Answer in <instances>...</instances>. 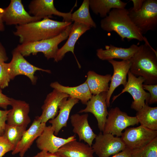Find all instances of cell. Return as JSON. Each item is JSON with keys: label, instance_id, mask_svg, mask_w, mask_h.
Masks as SVG:
<instances>
[{"label": "cell", "instance_id": "obj_19", "mask_svg": "<svg viewBox=\"0 0 157 157\" xmlns=\"http://www.w3.org/2000/svg\"><path fill=\"white\" fill-rule=\"evenodd\" d=\"M88 117V115L87 113L81 115L76 113L71 115L70 119L73 127V131L78 135L79 141L83 140L92 147L97 135L89 124Z\"/></svg>", "mask_w": 157, "mask_h": 157}, {"label": "cell", "instance_id": "obj_8", "mask_svg": "<svg viewBox=\"0 0 157 157\" xmlns=\"http://www.w3.org/2000/svg\"><path fill=\"white\" fill-rule=\"evenodd\" d=\"M0 15L7 25H22L42 20L27 12L21 0H11L7 7L0 8Z\"/></svg>", "mask_w": 157, "mask_h": 157}, {"label": "cell", "instance_id": "obj_1", "mask_svg": "<svg viewBox=\"0 0 157 157\" xmlns=\"http://www.w3.org/2000/svg\"><path fill=\"white\" fill-rule=\"evenodd\" d=\"M71 22H60L46 18L37 22L16 25L14 34L21 44L51 39L59 35Z\"/></svg>", "mask_w": 157, "mask_h": 157}, {"label": "cell", "instance_id": "obj_27", "mask_svg": "<svg viewBox=\"0 0 157 157\" xmlns=\"http://www.w3.org/2000/svg\"><path fill=\"white\" fill-rule=\"evenodd\" d=\"M141 125L157 131V107H151L146 104L137 111L135 116Z\"/></svg>", "mask_w": 157, "mask_h": 157}, {"label": "cell", "instance_id": "obj_35", "mask_svg": "<svg viewBox=\"0 0 157 157\" xmlns=\"http://www.w3.org/2000/svg\"><path fill=\"white\" fill-rule=\"evenodd\" d=\"M10 103V98L3 94L0 88V107L6 109Z\"/></svg>", "mask_w": 157, "mask_h": 157}, {"label": "cell", "instance_id": "obj_24", "mask_svg": "<svg viewBox=\"0 0 157 157\" xmlns=\"http://www.w3.org/2000/svg\"><path fill=\"white\" fill-rule=\"evenodd\" d=\"M50 86L53 89L78 99L83 104L86 105L92 95L86 81L82 84L75 87L63 86L57 81L52 83Z\"/></svg>", "mask_w": 157, "mask_h": 157}, {"label": "cell", "instance_id": "obj_7", "mask_svg": "<svg viewBox=\"0 0 157 157\" xmlns=\"http://www.w3.org/2000/svg\"><path fill=\"white\" fill-rule=\"evenodd\" d=\"M139 123L136 116H129L116 107L111 108L108 112L103 133H110L119 137L121 136L123 130Z\"/></svg>", "mask_w": 157, "mask_h": 157}, {"label": "cell", "instance_id": "obj_20", "mask_svg": "<svg viewBox=\"0 0 157 157\" xmlns=\"http://www.w3.org/2000/svg\"><path fill=\"white\" fill-rule=\"evenodd\" d=\"M90 28V26L84 24L74 22L72 24L67 41L60 48L58 49L54 58V61L57 62L61 60L67 53L71 51L75 56L78 67L80 68L81 65L74 52L75 45L81 36Z\"/></svg>", "mask_w": 157, "mask_h": 157}, {"label": "cell", "instance_id": "obj_9", "mask_svg": "<svg viewBox=\"0 0 157 157\" xmlns=\"http://www.w3.org/2000/svg\"><path fill=\"white\" fill-rule=\"evenodd\" d=\"M92 147L99 157H109L124 150L126 145L121 138L101 132L96 135Z\"/></svg>", "mask_w": 157, "mask_h": 157}, {"label": "cell", "instance_id": "obj_15", "mask_svg": "<svg viewBox=\"0 0 157 157\" xmlns=\"http://www.w3.org/2000/svg\"><path fill=\"white\" fill-rule=\"evenodd\" d=\"M112 65L113 73L111 76L109 89L107 92L106 102L107 107L110 106V99L115 89L122 85L124 87L127 81L126 76L129 70L131 62L130 60L117 61L113 59L108 61Z\"/></svg>", "mask_w": 157, "mask_h": 157}, {"label": "cell", "instance_id": "obj_36", "mask_svg": "<svg viewBox=\"0 0 157 157\" xmlns=\"http://www.w3.org/2000/svg\"><path fill=\"white\" fill-rule=\"evenodd\" d=\"M27 157H61L57 153H52L45 151H41L36 155Z\"/></svg>", "mask_w": 157, "mask_h": 157}, {"label": "cell", "instance_id": "obj_37", "mask_svg": "<svg viewBox=\"0 0 157 157\" xmlns=\"http://www.w3.org/2000/svg\"><path fill=\"white\" fill-rule=\"evenodd\" d=\"M144 0H131L132 2L133 6L131 9L133 11L137 12L141 9Z\"/></svg>", "mask_w": 157, "mask_h": 157}, {"label": "cell", "instance_id": "obj_16", "mask_svg": "<svg viewBox=\"0 0 157 157\" xmlns=\"http://www.w3.org/2000/svg\"><path fill=\"white\" fill-rule=\"evenodd\" d=\"M46 126V123L41 122L36 117L30 127L25 131L20 140L12 151V154L14 155L18 154L20 157H23Z\"/></svg>", "mask_w": 157, "mask_h": 157}, {"label": "cell", "instance_id": "obj_28", "mask_svg": "<svg viewBox=\"0 0 157 157\" xmlns=\"http://www.w3.org/2000/svg\"><path fill=\"white\" fill-rule=\"evenodd\" d=\"M71 21L85 24L90 27H96L89 12V0H84L80 7L72 13Z\"/></svg>", "mask_w": 157, "mask_h": 157}, {"label": "cell", "instance_id": "obj_39", "mask_svg": "<svg viewBox=\"0 0 157 157\" xmlns=\"http://www.w3.org/2000/svg\"><path fill=\"white\" fill-rule=\"evenodd\" d=\"M8 58L6 50L3 47L0 43V61L4 62L7 61Z\"/></svg>", "mask_w": 157, "mask_h": 157}, {"label": "cell", "instance_id": "obj_17", "mask_svg": "<svg viewBox=\"0 0 157 157\" xmlns=\"http://www.w3.org/2000/svg\"><path fill=\"white\" fill-rule=\"evenodd\" d=\"M12 108L10 110L7 118V124L27 127L31 120L28 115L29 104L24 101L10 98Z\"/></svg>", "mask_w": 157, "mask_h": 157}, {"label": "cell", "instance_id": "obj_12", "mask_svg": "<svg viewBox=\"0 0 157 157\" xmlns=\"http://www.w3.org/2000/svg\"><path fill=\"white\" fill-rule=\"evenodd\" d=\"M28 9L29 14L41 19L55 15L62 17L63 21L72 22V10L68 13L59 11L55 7L53 0H32L29 4Z\"/></svg>", "mask_w": 157, "mask_h": 157}, {"label": "cell", "instance_id": "obj_25", "mask_svg": "<svg viewBox=\"0 0 157 157\" xmlns=\"http://www.w3.org/2000/svg\"><path fill=\"white\" fill-rule=\"evenodd\" d=\"M87 75L86 81L92 95H96L103 92H108L109 89V83L112 76L111 74L102 75L94 71H89Z\"/></svg>", "mask_w": 157, "mask_h": 157}, {"label": "cell", "instance_id": "obj_11", "mask_svg": "<svg viewBox=\"0 0 157 157\" xmlns=\"http://www.w3.org/2000/svg\"><path fill=\"white\" fill-rule=\"evenodd\" d=\"M12 55L11 61L8 63V72L10 80L14 79L17 75H24L27 76L34 84L36 82L34 76L36 71L51 73L50 70L43 69L30 64L19 52L15 49L12 52Z\"/></svg>", "mask_w": 157, "mask_h": 157}, {"label": "cell", "instance_id": "obj_23", "mask_svg": "<svg viewBox=\"0 0 157 157\" xmlns=\"http://www.w3.org/2000/svg\"><path fill=\"white\" fill-rule=\"evenodd\" d=\"M56 153L61 157H94V152L92 147L76 139L63 145Z\"/></svg>", "mask_w": 157, "mask_h": 157}, {"label": "cell", "instance_id": "obj_3", "mask_svg": "<svg viewBox=\"0 0 157 157\" xmlns=\"http://www.w3.org/2000/svg\"><path fill=\"white\" fill-rule=\"evenodd\" d=\"M130 72L135 76L143 77L144 84L157 83V53L147 41L139 46V49L130 59Z\"/></svg>", "mask_w": 157, "mask_h": 157}, {"label": "cell", "instance_id": "obj_30", "mask_svg": "<svg viewBox=\"0 0 157 157\" xmlns=\"http://www.w3.org/2000/svg\"><path fill=\"white\" fill-rule=\"evenodd\" d=\"M131 157H157V137L141 148L131 150Z\"/></svg>", "mask_w": 157, "mask_h": 157}, {"label": "cell", "instance_id": "obj_26", "mask_svg": "<svg viewBox=\"0 0 157 157\" xmlns=\"http://www.w3.org/2000/svg\"><path fill=\"white\" fill-rule=\"evenodd\" d=\"M127 4L120 0H89V7L92 11L103 18L112 9L125 8Z\"/></svg>", "mask_w": 157, "mask_h": 157}, {"label": "cell", "instance_id": "obj_29", "mask_svg": "<svg viewBox=\"0 0 157 157\" xmlns=\"http://www.w3.org/2000/svg\"><path fill=\"white\" fill-rule=\"evenodd\" d=\"M26 127L6 124L3 136L15 147L20 140Z\"/></svg>", "mask_w": 157, "mask_h": 157}, {"label": "cell", "instance_id": "obj_33", "mask_svg": "<svg viewBox=\"0 0 157 157\" xmlns=\"http://www.w3.org/2000/svg\"><path fill=\"white\" fill-rule=\"evenodd\" d=\"M144 90H148L150 94L148 103L152 104L157 102V84L147 85L143 84Z\"/></svg>", "mask_w": 157, "mask_h": 157}, {"label": "cell", "instance_id": "obj_40", "mask_svg": "<svg viewBox=\"0 0 157 157\" xmlns=\"http://www.w3.org/2000/svg\"><path fill=\"white\" fill-rule=\"evenodd\" d=\"M1 16L0 15V31H3L5 29L3 23Z\"/></svg>", "mask_w": 157, "mask_h": 157}, {"label": "cell", "instance_id": "obj_18", "mask_svg": "<svg viewBox=\"0 0 157 157\" xmlns=\"http://www.w3.org/2000/svg\"><path fill=\"white\" fill-rule=\"evenodd\" d=\"M69 96L53 89L48 94L42 106V113L40 116L37 117L42 123H46L50 120L53 119L58 115L59 106L63 99Z\"/></svg>", "mask_w": 157, "mask_h": 157}, {"label": "cell", "instance_id": "obj_10", "mask_svg": "<svg viewBox=\"0 0 157 157\" xmlns=\"http://www.w3.org/2000/svg\"><path fill=\"white\" fill-rule=\"evenodd\" d=\"M121 136L126 147L132 150L144 146L157 137V131L140 125L126 128Z\"/></svg>", "mask_w": 157, "mask_h": 157}, {"label": "cell", "instance_id": "obj_2", "mask_svg": "<svg viewBox=\"0 0 157 157\" xmlns=\"http://www.w3.org/2000/svg\"><path fill=\"white\" fill-rule=\"evenodd\" d=\"M128 10L115 8L101 21V28L105 31L115 32L122 41L135 39L139 41H148L131 20Z\"/></svg>", "mask_w": 157, "mask_h": 157}, {"label": "cell", "instance_id": "obj_34", "mask_svg": "<svg viewBox=\"0 0 157 157\" xmlns=\"http://www.w3.org/2000/svg\"><path fill=\"white\" fill-rule=\"evenodd\" d=\"M10 110H2L0 109V135L3 134L7 116Z\"/></svg>", "mask_w": 157, "mask_h": 157}, {"label": "cell", "instance_id": "obj_31", "mask_svg": "<svg viewBox=\"0 0 157 157\" xmlns=\"http://www.w3.org/2000/svg\"><path fill=\"white\" fill-rule=\"evenodd\" d=\"M8 63L0 61V88H4L8 85L10 81L8 72Z\"/></svg>", "mask_w": 157, "mask_h": 157}, {"label": "cell", "instance_id": "obj_14", "mask_svg": "<svg viewBox=\"0 0 157 157\" xmlns=\"http://www.w3.org/2000/svg\"><path fill=\"white\" fill-rule=\"evenodd\" d=\"M54 129L51 125L45 126L36 141L37 147L41 151L56 153L63 145L76 139L75 135L67 138L59 137L54 135Z\"/></svg>", "mask_w": 157, "mask_h": 157}, {"label": "cell", "instance_id": "obj_21", "mask_svg": "<svg viewBox=\"0 0 157 157\" xmlns=\"http://www.w3.org/2000/svg\"><path fill=\"white\" fill-rule=\"evenodd\" d=\"M138 45L133 44L128 48L117 47L112 45L105 46V49H97L96 54L98 57L102 60H109L115 58L122 60L131 59L139 49Z\"/></svg>", "mask_w": 157, "mask_h": 157}, {"label": "cell", "instance_id": "obj_13", "mask_svg": "<svg viewBox=\"0 0 157 157\" xmlns=\"http://www.w3.org/2000/svg\"><path fill=\"white\" fill-rule=\"evenodd\" d=\"M107 92H101L92 95L88 101L86 108L79 111V113H90L96 118L98 128L103 132L108 114L106 102Z\"/></svg>", "mask_w": 157, "mask_h": 157}, {"label": "cell", "instance_id": "obj_4", "mask_svg": "<svg viewBox=\"0 0 157 157\" xmlns=\"http://www.w3.org/2000/svg\"><path fill=\"white\" fill-rule=\"evenodd\" d=\"M72 25V24L70 25L61 33L53 38L21 44L15 49L24 57L31 54L35 55L38 52H42L48 60L54 59L59 49L58 45L68 38Z\"/></svg>", "mask_w": 157, "mask_h": 157}, {"label": "cell", "instance_id": "obj_38", "mask_svg": "<svg viewBox=\"0 0 157 157\" xmlns=\"http://www.w3.org/2000/svg\"><path fill=\"white\" fill-rule=\"evenodd\" d=\"M111 157H131V150L126 147L121 152L113 155Z\"/></svg>", "mask_w": 157, "mask_h": 157}, {"label": "cell", "instance_id": "obj_22", "mask_svg": "<svg viewBox=\"0 0 157 157\" xmlns=\"http://www.w3.org/2000/svg\"><path fill=\"white\" fill-rule=\"evenodd\" d=\"M79 101L69 96L64 98L61 101L59 106V110L58 115L53 119L49 121L54 129L55 135H58L62 128L67 126L71 111Z\"/></svg>", "mask_w": 157, "mask_h": 157}, {"label": "cell", "instance_id": "obj_6", "mask_svg": "<svg viewBox=\"0 0 157 157\" xmlns=\"http://www.w3.org/2000/svg\"><path fill=\"white\" fill-rule=\"evenodd\" d=\"M128 80L122 92L118 95L114 96L112 102L122 93L127 92L132 96L133 99L131 108L138 111L146 104L149 103L150 94L146 92L143 88V83L145 79L142 76L138 77L131 73L129 70L128 73Z\"/></svg>", "mask_w": 157, "mask_h": 157}, {"label": "cell", "instance_id": "obj_5", "mask_svg": "<svg viewBox=\"0 0 157 157\" xmlns=\"http://www.w3.org/2000/svg\"><path fill=\"white\" fill-rule=\"evenodd\" d=\"M131 20L142 35L149 31H154L157 27V0H144L139 11L128 9Z\"/></svg>", "mask_w": 157, "mask_h": 157}, {"label": "cell", "instance_id": "obj_32", "mask_svg": "<svg viewBox=\"0 0 157 157\" xmlns=\"http://www.w3.org/2000/svg\"><path fill=\"white\" fill-rule=\"evenodd\" d=\"M15 148L3 136L0 135V157H2L9 151H12Z\"/></svg>", "mask_w": 157, "mask_h": 157}]
</instances>
